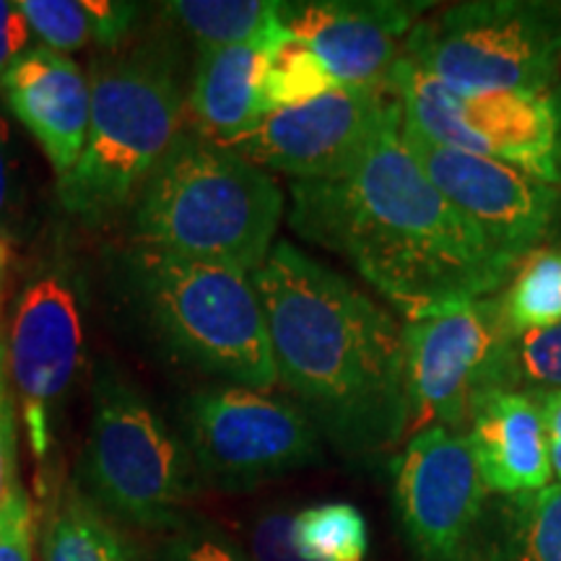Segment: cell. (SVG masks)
I'll list each match as a JSON object with an SVG mask.
<instances>
[{
  "mask_svg": "<svg viewBox=\"0 0 561 561\" xmlns=\"http://www.w3.org/2000/svg\"><path fill=\"white\" fill-rule=\"evenodd\" d=\"M289 224L301 240L346 257L405 320L494 297L517 268L413 159L401 100L354 170L339 180L291 182Z\"/></svg>",
  "mask_w": 561,
  "mask_h": 561,
  "instance_id": "cell-1",
  "label": "cell"
},
{
  "mask_svg": "<svg viewBox=\"0 0 561 561\" xmlns=\"http://www.w3.org/2000/svg\"><path fill=\"white\" fill-rule=\"evenodd\" d=\"M278 385L343 458L371 462L409 434L403 325L291 242L252 273Z\"/></svg>",
  "mask_w": 561,
  "mask_h": 561,
  "instance_id": "cell-2",
  "label": "cell"
},
{
  "mask_svg": "<svg viewBox=\"0 0 561 561\" xmlns=\"http://www.w3.org/2000/svg\"><path fill=\"white\" fill-rule=\"evenodd\" d=\"M87 146L58 180L62 210L100 227L136 203L140 187L187 125L185 66L178 42L153 34L91 60Z\"/></svg>",
  "mask_w": 561,
  "mask_h": 561,
  "instance_id": "cell-3",
  "label": "cell"
},
{
  "mask_svg": "<svg viewBox=\"0 0 561 561\" xmlns=\"http://www.w3.org/2000/svg\"><path fill=\"white\" fill-rule=\"evenodd\" d=\"M133 244L255 273L284 219L268 172L185 125L133 203Z\"/></svg>",
  "mask_w": 561,
  "mask_h": 561,
  "instance_id": "cell-4",
  "label": "cell"
},
{
  "mask_svg": "<svg viewBox=\"0 0 561 561\" xmlns=\"http://www.w3.org/2000/svg\"><path fill=\"white\" fill-rule=\"evenodd\" d=\"M121 261L128 299L174 359L234 388H276L268 325L250 273L146 244H133Z\"/></svg>",
  "mask_w": 561,
  "mask_h": 561,
  "instance_id": "cell-5",
  "label": "cell"
},
{
  "mask_svg": "<svg viewBox=\"0 0 561 561\" xmlns=\"http://www.w3.org/2000/svg\"><path fill=\"white\" fill-rule=\"evenodd\" d=\"M76 486L112 523L161 533L198 489L185 442L115 367L91 385V421Z\"/></svg>",
  "mask_w": 561,
  "mask_h": 561,
  "instance_id": "cell-6",
  "label": "cell"
},
{
  "mask_svg": "<svg viewBox=\"0 0 561 561\" xmlns=\"http://www.w3.org/2000/svg\"><path fill=\"white\" fill-rule=\"evenodd\" d=\"M403 55L458 94L559 87L561 3L471 0L421 19Z\"/></svg>",
  "mask_w": 561,
  "mask_h": 561,
  "instance_id": "cell-7",
  "label": "cell"
},
{
  "mask_svg": "<svg viewBox=\"0 0 561 561\" xmlns=\"http://www.w3.org/2000/svg\"><path fill=\"white\" fill-rule=\"evenodd\" d=\"M392 89L409 125L434 144L479 153L543 185H561V83L557 89L458 94L403 55Z\"/></svg>",
  "mask_w": 561,
  "mask_h": 561,
  "instance_id": "cell-8",
  "label": "cell"
},
{
  "mask_svg": "<svg viewBox=\"0 0 561 561\" xmlns=\"http://www.w3.org/2000/svg\"><path fill=\"white\" fill-rule=\"evenodd\" d=\"M198 486L250 491L322 460V437L294 401L250 388H208L182 403Z\"/></svg>",
  "mask_w": 561,
  "mask_h": 561,
  "instance_id": "cell-9",
  "label": "cell"
},
{
  "mask_svg": "<svg viewBox=\"0 0 561 561\" xmlns=\"http://www.w3.org/2000/svg\"><path fill=\"white\" fill-rule=\"evenodd\" d=\"M510 331L502 299H468L421 314L403 325L409 434L445 426L460 432L473 405L502 392Z\"/></svg>",
  "mask_w": 561,
  "mask_h": 561,
  "instance_id": "cell-10",
  "label": "cell"
},
{
  "mask_svg": "<svg viewBox=\"0 0 561 561\" xmlns=\"http://www.w3.org/2000/svg\"><path fill=\"white\" fill-rule=\"evenodd\" d=\"M5 346L21 424L34 458L45 462L55 442V416L83 359L81 280L62 250L26 278Z\"/></svg>",
  "mask_w": 561,
  "mask_h": 561,
  "instance_id": "cell-11",
  "label": "cell"
},
{
  "mask_svg": "<svg viewBox=\"0 0 561 561\" xmlns=\"http://www.w3.org/2000/svg\"><path fill=\"white\" fill-rule=\"evenodd\" d=\"M403 140L432 185L458 208L491 248L520 265L561 229V191L479 153L434 144L409 125Z\"/></svg>",
  "mask_w": 561,
  "mask_h": 561,
  "instance_id": "cell-12",
  "label": "cell"
},
{
  "mask_svg": "<svg viewBox=\"0 0 561 561\" xmlns=\"http://www.w3.org/2000/svg\"><path fill=\"white\" fill-rule=\"evenodd\" d=\"M486 483L462 432L430 426L396 460V507L419 561H471Z\"/></svg>",
  "mask_w": 561,
  "mask_h": 561,
  "instance_id": "cell-13",
  "label": "cell"
},
{
  "mask_svg": "<svg viewBox=\"0 0 561 561\" xmlns=\"http://www.w3.org/2000/svg\"><path fill=\"white\" fill-rule=\"evenodd\" d=\"M396 104V89H335L271 112L227 149L294 182L339 180L354 170Z\"/></svg>",
  "mask_w": 561,
  "mask_h": 561,
  "instance_id": "cell-14",
  "label": "cell"
},
{
  "mask_svg": "<svg viewBox=\"0 0 561 561\" xmlns=\"http://www.w3.org/2000/svg\"><path fill=\"white\" fill-rule=\"evenodd\" d=\"M432 3L305 0L280 3L284 30L318 55L341 89H392L405 39Z\"/></svg>",
  "mask_w": 561,
  "mask_h": 561,
  "instance_id": "cell-15",
  "label": "cell"
},
{
  "mask_svg": "<svg viewBox=\"0 0 561 561\" xmlns=\"http://www.w3.org/2000/svg\"><path fill=\"white\" fill-rule=\"evenodd\" d=\"M0 96L37 140L55 178H66L87 146L91 115L87 70L70 55L34 45L3 73Z\"/></svg>",
  "mask_w": 561,
  "mask_h": 561,
  "instance_id": "cell-16",
  "label": "cell"
},
{
  "mask_svg": "<svg viewBox=\"0 0 561 561\" xmlns=\"http://www.w3.org/2000/svg\"><path fill=\"white\" fill-rule=\"evenodd\" d=\"M466 437L489 491L520 496L551 483L541 396L489 392L473 405Z\"/></svg>",
  "mask_w": 561,
  "mask_h": 561,
  "instance_id": "cell-17",
  "label": "cell"
},
{
  "mask_svg": "<svg viewBox=\"0 0 561 561\" xmlns=\"http://www.w3.org/2000/svg\"><path fill=\"white\" fill-rule=\"evenodd\" d=\"M284 34L286 30H278L265 39L195 55L187 112L201 136L229 146L263 121L257 91L263 58Z\"/></svg>",
  "mask_w": 561,
  "mask_h": 561,
  "instance_id": "cell-18",
  "label": "cell"
},
{
  "mask_svg": "<svg viewBox=\"0 0 561 561\" xmlns=\"http://www.w3.org/2000/svg\"><path fill=\"white\" fill-rule=\"evenodd\" d=\"M39 561H140V553L68 479L53 491L42 517Z\"/></svg>",
  "mask_w": 561,
  "mask_h": 561,
  "instance_id": "cell-19",
  "label": "cell"
},
{
  "mask_svg": "<svg viewBox=\"0 0 561 561\" xmlns=\"http://www.w3.org/2000/svg\"><path fill=\"white\" fill-rule=\"evenodd\" d=\"M278 9L276 0H174L164 13L203 53L271 37L284 30Z\"/></svg>",
  "mask_w": 561,
  "mask_h": 561,
  "instance_id": "cell-20",
  "label": "cell"
},
{
  "mask_svg": "<svg viewBox=\"0 0 561 561\" xmlns=\"http://www.w3.org/2000/svg\"><path fill=\"white\" fill-rule=\"evenodd\" d=\"M494 561H561V483L510 496Z\"/></svg>",
  "mask_w": 561,
  "mask_h": 561,
  "instance_id": "cell-21",
  "label": "cell"
},
{
  "mask_svg": "<svg viewBox=\"0 0 561 561\" xmlns=\"http://www.w3.org/2000/svg\"><path fill=\"white\" fill-rule=\"evenodd\" d=\"M500 299L504 325L512 335L559 325L561 248H541L523 257Z\"/></svg>",
  "mask_w": 561,
  "mask_h": 561,
  "instance_id": "cell-22",
  "label": "cell"
},
{
  "mask_svg": "<svg viewBox=\"0 0 561 561\" xmlns=\"http://www.w3.org/2000/svg\"><path fill=\"white\" fill-rule=\"evenodd\" d=\"M341 89L305 42L289 32L265 53L261 68V107L263 115L312 102L328 91Z\"/></svg>",
  "mask_w": 561,
  "mask_h": 561,
  "instance_id": "cell-23",
  "label": "cell"
},
{
  "mask_svg": "<svg viewBox=\"0 0 561 561\" xmlns=\"http://www.w3.org/2000/svg\"><path fill=\"white\" fill-rule=\"evenodd\" d=\"M291 546L305 561H367V520L348 502L312 504L291 515Z\"/></svg>",
  "mask_w": 561,
  "mask_h": 561,
  "instance_id": "cell-24",
  "label": "cell"
},
{
  "mask_svg": "<svg viewBox=\"0 0 561 561\" xmlns=\"http://www.w3.org/2000/svg\"><path fill=\"white\" fill-rule=\"evenodd\" d=\"M502 390L530 396L561 392V322L546 331L510 335Z\"/></svg>",
  "mask_w": 561,
  "mask_h": 561,
  "instance_id": "cell-25",
  "label": "cell"
},
{
  "mask_svg": "<svg viewBox=\"0 0 561 561\" xmlns=\"http://www.w3.org/2000/svg\"><path fill=\"white\" fill-rule=\"evenodd\" d=\"M157 536L151 561H255L231 533L191 512Z\"/></svg>",
  "mask_w": 561,
  "mask_h": 561,
  "instance_id": "cell-26",
  "label": "cell"
},
{
  "mask_svg": "<svg viewBox=\"0 0 561 561\" xmlns=\"http://www.w3.org/2000/svg\"><path fill=\"white\" fill-rule=\"evenodd\" d=\"M26 24L42 45L55 53H73L91 42L83 0H19Z\"/></svg>",
  "mask_w": 561,
  "mask_h": 561,
  "instance_id": "cell-27",
  "label": "cell"
},
{
  "mask_svg": "<svg viewBox=\"0 0 561 561\" xmlns=\"http://www.w3.org/2000/svg\"><path fill=\"white\" fill-rule=\"evenodd\" d=\"M19 479V403L11 385L9 346L0 333V504Z\"/></svg>",
  "mask_w": 561,
  "mask_h": 561,
  "instance_id": "cell-28",
  "label": "cell"
},
{
  "mask_svg": "<svg viewBox=\"0 0 561 561\" xmlns=\"http://www.w3.org/2000/svg\"><path fill=\"white\" fill-rule=\"evenodd\" d=\"M0 561H34V510L21 479L0 504Z\"/></svg>",
  "mask_w": 561,
  "mask_h": 561,
  "instance_id": "cell-29",
  "label": "cell"
},
{
  "mask_svg": "<svg viewBox=\"0 0 561 561\" xmlns=\"http://www.w3.org/2000/svg\"><path fill=\"white\" fill-rule=\"evenodd\" d=\"M248 551L255 561H305L291 546V512L271 507L248 528Z\"/></svg>",
  "mask_w": 561,
  "mask_h": 561,
  "instance_id": "cell-30",
  "label": "cell"
},
{
  "mask_svg": "<svg viewBox=\"0 0 561 561\" xmlns=\"http://www.w3.org/2000/svg\"><path fill=\"white\" fill-rule=\"evenodd\" d=\"M83 9H87L89 16L91 39L104 53L117 50L128 39L138 19V5L121 3V0H83Z\"/></svg>",
  "mask_w": 561,
  "mask_h": 561,
  "instance_id": "cell-31",
  "label": "cell"
},
{
  "mask_svg": "<svg viewBox=\"0 0 561 561\" xmlns=\"http://www.w3.org/2000/svg\"><path fill=\"white\" fill-rule=\"evenodd\" d=\"M30 34L32 30L21 5L0 0V79L21 55L30 50Z\"/></svg>",
  "mask_w": 561,
  "mask_h": 561,
  "instance_id": "cell-32",
  "label": "cell"
},
{
  "mask_svg": "<svg viewBox=\"0 0 561 561\" xmlns=\"http://www.w3.org/2000/svg\"><path fill=\"white\" fill-rule=\"evenodd\" d=\"M16 203V161H13L9 123L0 115V231L9 234V221Z\"/></svg>",
  "mask_w": 561,
  "mask_h": 561,
  "instance_id": "cell-33",
  "label": "cell"
},
{
  "mask_svg": "<svg viewBox=\"0 0 561 561\" xmlns=\"http://www.w3.org/2000/svg\"><path fill=\"white\" fill-rule=\"evenodd\" d=\"M541 403H543V419H546V437H549L551 473H557L561 483V392L541 396Z\"/></svg>",
  "mask_w": 561,
  "mask_h": 561,
  "instance_id": "cell-34",
  "label": "cell"
},
{
  "mask_svg": "<svg viewBox=\"0 0 561 561\" xmlns=\"http://www.w3.org/2000/svg\"><path fill=\"white\" fill-rule=\"evenodd\" d=\"M11 234L0 231V310H3L5 301V291H9V278H11Z\"/></svg>",
  "mask_w": 561,
  "mask_h": 561,
  "instance_id": "cell-35",
  "label": "cell"
},
{
  "mask_svg": "<svg viewBox=\"0 0 561 561\" xmlns=\"http://www.w3.org/2000/svg\"><path fill=\"white\" fill-rule=\"evenodd\" d=\"M471 561H494V559H491V553H489V557H471Z\"/></svg>",
  "mask_w": 561,
  "mask_h": 561,
  "instance_id": "cell-36",
  "label": "cell"
}]
</instances>
